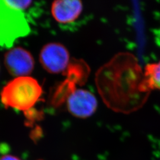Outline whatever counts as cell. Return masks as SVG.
I'll list each match as a JSON object with an SVG mask.
<instances>
[{"instance_id": "1", "label": "cell", "mask_w": 160, "mask_h": 160, "mask_svg": "<svg viewBox=\"0 0 160 160\" xmlns=\"http://www.w3.org/2000/svg\"><path fill=\"white\" fill-rule=\"evenodd\" d=\"M42 93V88L36 79L28 76L16 77L2 88L1 101L6 108L26 112L40 100Z\"/></svg>"}, {"instance_id": "6", "label": "cell", "mask_w": 160, "mask_h": 160, "mask_svg": "<svg viewBox=\"0 0 160 160\" xmlns=\"http://www.w3.org/2000/svg\"><path fill=\"white\" fill-rule=\"evenodd\" d=\"M83 10V5L79 0H58L53 2L52 15L61 24H68L75 21Z\"/></svg>"}, {"instance_id": "3", "label": "cell", "mask_w": 160, "mask_h": 160, "mask_svg": "<svg viewBox=\"0 0 160 160\" xmlns=\"http://www.w3.org/2000/svg\"><path fill=\"white\" fill-rule=\"evenodd\" d=\"M39 60L42 66L47 72L58 74L64 73L68 68L70 55L68 50L63 45L52 42L42 48Z\"/></svg>"}, {"instance_id": "4", "label": "cell", "mask_w": 160, "mask_h": 160, "mask_svg": "<svg viewBox=\"0 0 160 160\" xmlns=\"http://www.w3.org/2000/svg\"><path fill=\"white\" fill-rule=\"evenodd\" d=\"M67 107L69 112L75 118L86 119L96 112L98 102L92 92L84 89H75L68 96Z\"/></svg>"}, {"instance_id": "5", "label": "cell", "mask_w": 160, "mask_h": 160, "mask_svg": "<svg viewBox=\"0 0 160 160\" xmlns=\"http://www.w3.org/2000/svg\"><path fill=\"white\" fill-rule=\"evenodd\" d=\"M4 64L8 72L12 75L17 77H26L33 71L34 58L26 49L16 47L5 54Z\"/></svg>"}, {"instance_id": "8", "label": "cell", "mask_w": 160, "mask_h": 160, "mask_svg": "<svg viewBox=\"0 0 160 160\" xmlns=\"http://www.w3.org/2000/svg\"><path fill=\"white\" fill-rule=\"evenodd\" d=\"M0 160H21L20 158H18V157H14L13 155H3L1 158Z\"/></svg>"}, {"instance_id": "7", "label": "cell", "mask_w": 160, "mask_h": 160, "mask_svg": "<svg viewBox=\"0 0 160 160\" xmlns=\"http://www.w3.org/2000/svg\"><path fill=\"white\" fill-rule=\"evenodd\" d=\"M143 72L149 90L150 92L152 90H160V61L147 64Z\"/></svg>"}, {"instance_id": "2", "label": "cell", "mask_w": 160, "mask_h": 160, "mask_svg": "<svg viewBox=\"0 0 160 160\" xmlns=\"http://www.w3.org/2000/svg\"><path fill=\"white\" fill-rule=\"evenodd\" d=\"M30 32L26 13L14 6L12 1L0 0V46L10 48L17 39Z\"/></svg>"}, {"instance_id": "9", "label": "cell", "mask_w": 160, "mask_h": 160, "mask_svg": "<svg viewBox=\"0 0 160 160\" xmlns=\"http://www.w3.org/2000/svg\"></svg>"}]
</instances>
